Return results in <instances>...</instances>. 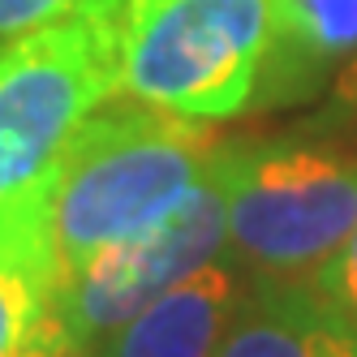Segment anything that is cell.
Returning <instances> with one entry per match:
<instances>
[{
  "label": "cell",
  "mask_w": 357,
  "mask_h": 357,
  "mask_svg": "<svg viewBox=\"0 0 357 357\" xmlns=\"http://www.w3.org/2000/svg\"><path fill=\"white\" fill-rule=\"evenodd\" d=\"M61 254L52 176L0 207V357H69L56 323Z\"/></svg>",
  "instance_id": "8992f818"
},
{
  "label": "cell",
  "mask_w": 357,
  "mask_h": 357,
  "mask_svg": "<svg viewBox=\"0 0 357 357\" xmlns=\"http://www.w3.org/2000/svg\"><path fill=\"white\" fill-rule=\"evenodd\" d=\"M220 138L207 125L116 95L78 125L52 168V233L73 275L160 228L207 181Z\"/></svg>",
  "instance_id": "6da1fadb"
},
{
  "label": "cell",
  "mask_w": 357,
  "mask_h": 357,
  "mask_svg": "<svg viewBox=\"0 0 357 357\" xmlns=\"http://www.w3.org/2000/svg\"><path fill=\"white\" fill-rule=\"evenodd\" d=\"M357 56V0H271V35L259 73V112L319 99Z\"/></svg>",
  "instance_id": "ba28073f"
},
{
  "label": "cell",
  "mask_w": 357,
  "mask_h": 357,
  "mask_svg": "<svg viewBox=\"0 0 357 357\" xmlns=\"http://www.w3.org/2000/svg\"><path fill=\"white\" fill-rule=\"evenodd\" d=\"M228 250L254 280H310L357 233V142H228Z\"/></svg>",
  "instance_id": "7a4b0ae2"
},
{
  "label": "cell",
  "mask_w": 357,
  "mask_h": 357,
  "mask_svg": "<svg viewBox=\"0 0 357 357\" xmlns=\"http://www.w3.org/2000/svg\"><path fill=\"white\" fill-rule=\"evenodd\" d=\"M254 293V275L233 250L172 284L138 310L121 331L99 344L91 357H215L228 327Z\"/></svg>",
  "instance_id": "52a82bcc"
},
{
  "label": "cell",
  "mask_w": 357,
  "mask_h": 357,
  "mask_svg": "<svg viewBox=\"0 0 357 357\" xmlns=\"http://www.w3.org/2000/svg\"><path fill=\"white\" fill-rule=\"evenodd\" d=\"M220 155L190 202L168 215L146 237L108 250L91 267L61 275L56 323L69 357H91L112 331H121L138 310H146L172 284L207 267L228 250V155Z\"/></svg>",
  "instance_id": "5b68a950"
},
{
  "label": "cell",
  "mask_w": 357,
  "mask_h": 357,
  "mask_svg": "<svg viewBox=\"0 0 357 357\" xmlns=\"http://www.w3.org/2000/svg\"><path fill=\"white\" fill-rule=\"evenodd\" d=\"M121 0L73 13L0 47V207L52 176L78 125L121 95Z\"/></svg>",
  "instance_id": "277c9868"
},
{
  "label": "cell",
  "mask_w": 357,
  "mask_h": 357,
  "mask_svg": "<svg viewBox=\"0 0 357 357\" xmlns=\"http://www.w3.org/2000/svg\"><path fill=\"white\" fill-rule=\"evenodd\" d=\"M271 0H121V95L194 125L250 112Z\"/></svg>",
  "instance_id": "3957f363"
},
{
  "label": "cell",
  "mask_w": 357,
  "mask_h": 357,
  "mask_svg": "<svg viewBox=\"0 0 357 357\" xmlns=\"http://www.w3.org/2000/svg\"><path fill=\"white\" fill-rule=\"evenodd\" d=\"M215 357H357V319L310 280H254Z\"/></svg>",
  "instance_id": "9c48e42d"
},
{
  "label": "cell",
  "mask_w": 357,
  "mask_h": 357,
  "mask_svg": "<svg viewBox=\"0 0 357 357\" xmlns=\"http://www.w3.org/2000/svg\"><path fill=\"white\" fill-rule=\"evenodd\" d=\"M301 130L357 142V56L327 82V91L319 95L314 112L301 121Z\"/></svg>",
  "instance_id": "30bf717a"
},
{
  "label": "cell",
  "mask_w": 357,
  "mask_h": 357,
  "mask_svg": "<svg viewBox=\"0 0 357 357\" xmlns=\"http://www.w3.org/2000/svg\"><path fill=\"white\" fill-rule=\"evenodd\" d=\"M78 5L82 0H0V47L73 13Z\"/></svg>",
  "instance_id": "8fae6325"
},
{
  "label": "cell",
  "mask_w": 357,
  "mask_h": 357,
  "mask_svg": "<svg viewBox=\"0 0 357 357\" xmlns=\"http://www.w3.org/2000/svg\"><path fill=\"white\" fill-rule=\"evenodd\" d=\"M310 284H314L319 293H327L349 319H357V233L344 241V250H336V254H331V259L310 275Z\"/></svg>",
  "instance_id": "7c38bea8"
}]
</instances>
